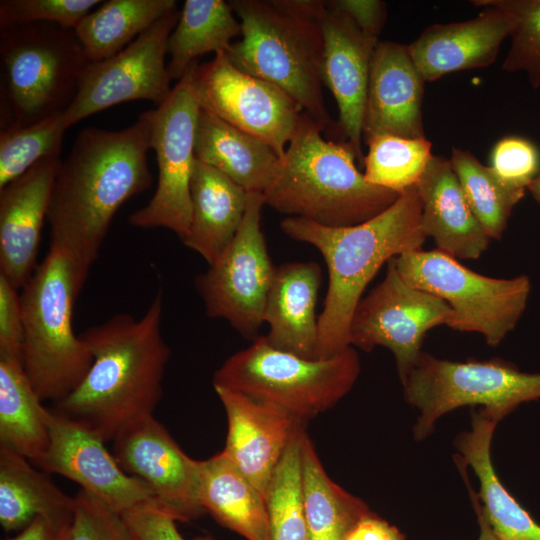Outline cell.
<instances>
[{"mask_svg":"<svg viewBox=\"0 0 540 540\" xmlns=\"http://www.w3.org/2000/svg\"><path fill=\"white\" fill-rule=\"evenodd\" d=\"M150 149L151 125L141 113L124 129L81 130L61 161L47 217L50 245L71 258L82 286L119 208L152 185Z\"/></svg>","mask_w":540,"mask_h":540,"instance_id":"6da1fadb","label":"cell"},{"mask_svg":"<svg viewBox=\"0 0 540 540\" xmlns=\"http://www.w3.org/2000/svg\"><path fill=\"white\" fill-rule=\"evenodd\" d=\"M163 304L159 290L140 319L119 313L80 333L93 358L91 367L78 387L51 410L104 442L153 415L171 355L161 333Z\"/></svg>","mask_w":540,"mask_h":540,"instance_id":"7a4b0ae2","label":"cell"},{"mask_svg":"<svg viewBox=\"0 0 540 540\" xmlns=\"http://www.w3.org/2000/svg\"><path fill=\"white\" fill-rule=\"evenodd\" d=\"M281 230L317 248L329 275L318 316L316 359L332 357L350 346V323L366 286L385 262L422 249L421 201L416 186L402 192L377 216L361 224L332 228L298 217H286Z\"/></svg>","mask_w":540,"mask_h":540,"instance_id":"3957f363","label":"cell"},{"mask_svg":"<svg viewBox=\"0 0 540 540\" xmlns=\"http://www.w3.org/2000/svg\"><path fill=\"white\" fill-rule=\"evenodd\" d=\"M322 131L303 113L279 173L263 194L265 205L332 228L361 224L390 207L400 194L367 182L350 144L325 140Z\"/></svg>","mask_w":540,"mask_h":540,"instance_id":"277c9868","label":"cell"},{"mask_svg":"<svg viewBox=\"0 0 540 540\" xmlns=\"http://www.w3.org/2000/svg\"><path fill=\"white\" fill-rule=\"evenodd\" d=\"M239 17L242 39L225 51L239 70L290 95L324 130L332 121L323 96L321 20L298 14L284 0L228 1Z\"/></svg>","mask_w":540,"mask_h":540,"instance_id":"5b68a950","label":"cell"},{"mask_svg":"<svg viewBox=\"0 0 540 540\" xmlns=\"http://www.w3.org/2000/svg\"><path fill=\"white\" fill-rule=\"evenodd\" d=\"M82 288L71 258L50 245L21 289L22 364L42 401L56 403L68 396L91 367L92 355L72 327L73 307Z\"/></svg>","mask_w":540,"mask_h":540,"instance_id":"8992f818","label":"cell"},{"mask_svg":"<svg viewBox=\"0 0 540 540\" xmlns=\"http://www.w3.org/2000/svg\"><path fill=\"white\" fill-rule=\"evenodd\" d=\"M1 130L63 113L89 61L74 29L49 22L0 27Z\"/></svg>","mask_w":540,"mask_h":540,"instance_id":"52a82bcc","label":"cell"},{"mask_svg":"<svg viewBox=\"0 0 540 540\" xmlns=\"http://www.w3.org/2000/svg\"><path fill=\"white\" fill-rule=\"evenodd\" d=\"M359 373V356L352 346L329 358L307 359L278 350L259 336L223 362L214 373L213 387L274 403L307 422L334 407Z\"/></svg>","mask_w":540,"mask_h":540,"instance_id":"ba28073f","label":"cell"},{"mask_svg":"<svg viewBox=\"0 0 540 540\" xmlns=\"http://www.w3.org/2000/svg\"><path fill=\"white\" fill-rule=\"evenodd\" d=\"M406 400L419 411L416 440L425 439L444 414L463 406H480L502 418L519 404L540 398V373L521 372L492 359L456 362L422 352L401 381Z\"/></svg>","mask_w":540,"mask_h":540,"instance_id":"9c48e42d","label":"cell"},{"mask_svg":"<svg viewBox=\"0 0 540 540\" xmlns=\"http://www.w3.org/2000/svg\"><path fill=\"white\" fill-rule=\"evenodd\" d=\"M394 263L407 283L450 306V328L480 333L490 346L500 344L514 329L531 291L526 275L509 279L487 277L438 249L411 251L395 257Z\"/></svg>","mask_w":540,"mask_h":540,"instance_id":"30bf717a","label":"cell"},{"mask_svg":"<svg viewBox=\"0 0 540 540\" xmlns=\"http://www.w3.org/2000/svg\"><path fill=\"white\" fill-rule=\"evenodd\" d=\"M194 62L155 109L143 112L151 125V149L158 182L149 202L128 217L138 228H166L181 240L191 223L190 184L195 164V132L200 103L195 89Z\"/></svg>","mask_w":540,"mask_h":540,"instance_id":"8fae6325","label":"cell"},{"mask_svg":"<svg viewBox=\"0 0 540 540\" xmlns=\"http://www.w3.org/2000/svg\"><path fill=\"white\" fill-rule=\"evenodd\" d=\"M264 196L248 192L242 223L231 242L196 277V289L210 318L226 320L248 338L257 336L275 268L261 230Z\"/></svg>","mask_w":540,"mask_h":540,"instance_id":"7c38bea8","label":"cell"},{"mask_svg":"<svg viewBox=\"0 0 540 540\" xmlns=\"http://www.w3.org/2000/svg\"><path fill=\"white\" fill-rule=\"evenodd\" d=\"M179 16L177 8L169 11L116 55L89 62L63 112L66 128L123 102L147 100L161 105L172 91L165 57Z\"/></svg>","mask_w":540,"mask_h":540,"instance_id":"4fadbf2b","label":"cell"},{"mask_svg":"<svg viewBox=\"0 0 540 540\" xmlns=\"http://www.w3.org/2000/svg\"><path fill=\"white\" fill-rule=\"evenodd\" d=\"M451 317L450 306L407 283L392 258L384 279L357 305L349 343L363 351L376 346L388 348L394 354L402 381L422 354L426 333L436 326H448Z\"/></svg>","mask_w":540,"mask_h":540,"instance_id":"5bb4252c","label":"cell"},{"mask_svg":"<svg viewBox=\"0 0 540 540\" xmlns=\"http://www.w3.org/2000/svg\"><path fill=\"white\" fill-rule=\"evenodd\" d=\"M194 82L202 109L264 141L283 158L304 113L290 95L236 68L225 51L197 65Z\"/></svg>","mask_w":540,"mask_h":540,"instance_id":"9a60e30c","label":"cell"},{"mask_svg":"<svg viewBox=\"0 0 540 540\" xmlns=\"http://www.w3.org/2000/svg\"><path fill=\"white\" fill-rule=\"evenodd\" d=\"M104 443L92 431L51 410L50 443L34 465L74 481L121 515L140 508L161 510L149 487L127 474Z\"/></svg>","mask_w":540,"mask_h":540,"instance_id":"2e32d148","label":"cell"},{"mask_svg":"<svg viewBox=\"0 0 540 540\" xmlns=\"http://www.w3.org/2000/svg\"><path fill=\"white\" fill-rule=\"evenodd\" d=\"M112 442L117 463L149 487L163 512L183 522L205 513L197 495L198 460L179 447L154 415L126 426Z\"/></svg>","mask_w":540,"mask_h":540,"instance_id":"e0dca14e","label":"cell"},{"mask_svg":"<svg viewBox=\"0 0 540 540\" xmlns=\"http://www.w3.org/2000/svg\"><path fill=\"white\" fill-rule=\"evenodd\" d=\"M214 389L227 417L222 452L265 497L288 444L306 422L274 403L222 387Z\"/></svg>","mask_w":540,"mask_h":540,"instance_id":"ac0fdd59","label":"cell"},{"mask_svg":"<svg viewBox=\"0 0 540 540\" xmlns=\"http://www.w3.org/2000/svg\"><path fill=\"white\" fill-rule=\"evenodd\" d=\"M326 4L321 18L323 84L333 94L343 138L364 161L363 123L373 55L379 40L363 33L343 11Z\"/></svg>","mask_w":540,"mask_h":540,"instance_id":"d6986e66","label":"cell"},{"mask_svg":"<svg viewBox=\"0 0 540 540\" xmlns=\"http://www.w3.org/2000/svg\"><path fill=\"white\" fill-rule=\"evenodd\" d=\"M60 155L41 160L0 189V274L18 290L37 267Z\"/></svg>","mask_w":540,"mask_h":540,"instance_id":"ffe728a7","label":"cell"},{"mask_svg":"<svg viewBox=\"0 0 540 540\" xmlns=\"http://www.w3.org/2000/svg\"><path fill=\"white\" fill-rule=\"evenodd\" d=\"M472 4L484 9L468 20L431 25L407 45L425 81L487 67L496 60L501 43L510 36L513 18L489 0Z\"/></svg>","mask_w":540,"mask_h":540,"instance_id":"44dd1931","label":"cell"},{"mask_svg":"<svg viewBox=\"0 0 540 540\" xmlns=\"http://www.w3.org/2000/svg\"><path fill=\"white\" fill-rule=\"evenodd\" d=\"M424 83L407 45L379 41L370 70L363 141L386 134L426 138L422 114Z\"/></svg>","mask_w":540,"mask_h":540,"instance_id":"7402d4cb","label":"cell"},{"mask_svg":"<svg viewBox=\"0 0 540 540\" xmlns=\"http://www.w3.org/2000/svg\"><path fill=\"white\" fill-rule=\"evenodd\" d=\"M415 186L425 236L455 259H478L491 239L472 212L450 160L433 155Z\"/></svg>","mask_w":540,"mask_h":540,"instance_id":"603a6c76","label":"cell"},{"mask_svg":"<svg viewBox=\"0 0 540 540\" xmlns=\"http://www.w3.org/2000/svg\"><path fill=\"white\" fill-rule=\"evenodd\" d=\"M321 270L315 262H288L275 268L269 288L264 323L272 347L316 359L318 316L316 303Z\"/></svg>","mask_w":540,"mask_h":540,"instance_id":"cb8c5ba5","label":"cell"},{"mask_svg":"<svg viewBox=\"0 0 540 540\" xmlns=\"http://www.w3.org/2000/svg\"><path fill=\"white\" fill-rule=\"evenodd\" d=\"M498 414L473 409L471 429L455 439L456 454L476 474L481 512L498 540H540V525L501 483L491 460Z\"/></svg>","mask_w":540,"mask_h":540,"instance_id":"d4e9b609","label":"cell"},{"mask_svg":"<svg viewBox=\"0 0 540 540\" xmlns=\"http://www.w3.org/2000/svg\"><path fill=\"white\" fill-rule=\"evenodd\" d=\"M195 158L245 189L264 194L277 177L281 159L264 141L200 107Z\"/></svg>","mask_w":540,"mask_h":540,"instance_id":"484cf974","label":"cell"},{"mask_svg":"<svg viewBox=\"0 0 540 540\" xmlns=\"http://www.w3.org/2000/svg\"><path fill=\"white\" fill-rule=\"evenodd\" d=\"M190 194L191 223L182 242L210 265L237 233L248 192L219 170L196 159Z\"/></svg>","mask_w":540,"mask_h":540,"instance_id":"4316f807","label":"cell"},{"mask_svg":"<svg viewBox=\"0 0 540 540\" xmlns=\"http://www.w3.org/2000/svg\"><path fill=\"white\" fill-rule=\"evenodd\" d=\"M197 495L222 526L247 540H268L265 497L222 451L198 461Z\"/></svg>","mask_w":540,"mask_h":540,"instance_id":"83f0119b","label":"cell"},{"mask_svg":"<svg viewBox=\"0 0 540 540\" xmlns=\"http://www.w3.org/2000/svg\"><path fill=\"white\" fill-rule=\"evenodd\" d=\"M74 497L68 496L24 456L0 447V523L19 532L38 517L70 523Z\"/></svg>","mask_w":540,"mask_h":540,"instance_id":"f1b7e54d","label":"cell"},{"mask_svg":"<svg viewBox=\"0 0 540 540\" xmlns=\"http://www.w3.org/2000/svg\"><path fill=\"white\" fill-rule=\"evenodd\" d=\"M22 363L0 358V447L35 464L50 443L51 410L42 405Z\"/></svg>","mask_w":540,"mask_h":540,"instance_id":"f546056e","label":"cell"},{"mask_svg":"<svg viewBox=\"0 0 540 540\" xmlns=\"http://www.w3.org/2000/svg\"><path fill=\"white\" fill-rule=\"evenodd\" d=\"M301 475L309 540H343L372 512L365 502L331 480L305 430L301 435Z\"/></svg>","mask_w":540,"mask_h":540,"instance_id":"4dcf8cb0","label":"cell"},{"mask_svg":"<svg viewBox=\"0 0 540 540\" xmlns=\"http://www.w3.org/2000/svg\"><path fill=\"white\" fill-rule=\"evenodd\" d=\"M242 34L231 5L223 0H186L167 43L171 80L179 81L197 59L226 51Z\"/></svg>","mask_w":540,"mask_h":540,"instance_id":"1f68e13d","label":"cell"},{"mask_svg":"<svg viewBox=\"0 0 540 540\" xmlns=\"http://www.w3.org/2000/svg\"><path fill=\"white\" fill-rule=\"evenodd\" d=\"M175 0H109L89 12L74 28L89 62L110 58L150 28Z\"/></svg>","mask_w":540,"mask_h":540,"instance_id":"d6a6232c","label":"cell"},{"mask_svg":"<svg viewBox=\"0 0 540 540\" xmlns=\"http://www.w3.org/2000/svg\"><path fill=\"white\" fill-rule=\"evenodd\" d=\"M468 204L490 239H500L524 192L506 186L471 152L453 148L449 158Z\"/></svg>","mask_w":540,"mask_h":540,"instance_id":"836d02e7","label":"cell"},{"mask_svg":"<svg viewBox=\"0 0 540 540\" xmlns=\"http://www.w3.org/2000/svg\"><path fill=\"white\" fill-rule=\"evenodd\" d=\"M301 428L291 439L268 487V540H309L301 475Z\"/></svg>","mask_w":540,"mask_h":540,"instance_id":"e575fe53","label":"cell"},{"mask_svg":"<svg viewBox=\"0 0 540 540\" xmlns=\"http://www.w3.org/2000/svg\"><path fill=\"white\" fill-rule=\"evenodd\" d=\"M364 157L367 182L399 194L417 184L433 155L427 138L378 135L369 139Z\"/></svg>","mask_w":540,"mask_h":540,"instance_id":"d590c367","label":"cell"},{"mask_svg":"<svg viewBox=\"0 0 540 540\" xmlns=\"http://www.w3.org/2000/svg\"><path fill=\"white\" fill-rule=\"evenodd\" d=\"M66 129L63 113H58L28 126L1 130L0 189L41 160L61 154Z\"/></svg>","mask_w":540,"mask_h":540,"instance_id":"8d00e7d4","label":"cell"},{"mask_svg":"<svg viewBox=\"0 0 540 540\" xmlns=\"http://www.w3.org/2000/svg\"><path fill=\"white\" fill-rule=\"evenodd\" d=\"M513 18L511 47L502 64L508 72L523 71L533 88L540 87V0H489Z\"/></svg>","mask_w":540,"mask_h":540,"instance_id":"74e56055","label":"cell"},{"mask_svg":"<svg viewBox=\"0 0 540 540\" xmlns=\"http://www.w3.org/2000/svg\"><path fill=\"white\" fill-rule=\"evenodd\" d=\"M66 540H138L124 517L93 494L80 489Z\"/></svg>","mask_w":540,"mask_h":540,"instance_id":"f35d334b","label":"cell"},{"mask_svg":"<svg viewBox=\"0 0 540 540\" xmlns=\"http://www.w3.org/2000/svg\"><path fill=\"white\" fill-rule=\"evenodd\" d=\"M99 0H2L0 27L49 22L74 29Z\"/></svg>","mask_w":540,"mask_h":540,"instance_id":"ab89813d","label":"cell"},{"mask_svg":"<svg viewBox=\"0 0 540 540\" xmlns=\"http://www.w3.org/2000/svg\"><path fill=\"white\" fill-rule=\"evenodd\" d=\"M489 166L506 186L525 193L540 175V151L526 138L504 137L494 145Z\"/></svg>","mask_w":540,"mask_h":540,"instance_id":"60d3db41","label":"cell"},{"mask_svg":"<svg viewBox=\"0 0 540 540\" xmlns=\"http://www.w3.org/2000/svg\"><path fill=\"white\" fill-rule=\"evenodd\" d=\"M23 348L24 327L20 293L0 274V358L22 363Z\"/></svg>","mask_w":540,"mask_h":540,"instance_id":"b9f144b4","label":"cell"},{"mask_svg":"<svg viewBox=\"0 0 540 540\" xmlns=\"http://www.w3.org/2000/svg\"><path fill=\"white\" fill-rule=\"evenodd\" d=\"M138 540H186L176 520L155 508H140L122 515Z\"/></svg>","mask_w":540,"mask_h":540,"instance_id":"7bdbcfd3","label":"cell"},{"mask_svg":"<svg viewBox=\"0 0 540 540\" xmlns=\"http://www.w3.org/2000/svg\"><path fill=\"white\" fill-rule=\"evenodd\" d=\"M347 14L366 35L379 37L386 19V4L379 0H331L326 1Z\"/></svg>","mask_w":540,"mask_h":540,"instance_id":"ee69618b","label":"cell"},{"mask_svg":"<svg viewBox=\"0 0 540 540\" xmlns=\"http://www.w3.org/2000/svg\"><path fill=\"white\" fill-rule=\"evenodd\" d=\"M396 526L371 512L360 519L343 540H405Z\"/></svg>","mask_w":540,"mask_h":540,"instance_id":"f6af8a7d","label":"cell"},{"mask_svg":"<svg viewBox=\"0 0 540 540\" xmlns=\"http://www.w3.org/2000/svg\"><path fill=\"white\" fill-rule=\"evenodd\" d=\"M70 523L38 517L15 536L6 540H66Z\"/></svg>","mask_w":540,"mask_h":540,"instance_id":"bcb514c9","label":"cell"},{"mask_svg":"<svg viewBox=\"0 0 540 540\" xmlns=\"http://www.w3.org/2000/svg\"><path fill=\"white\" fill-rule=\"evenodd\" d=\"M461 475H462V478L467 486V489L469 491V497H470V500H471V505L475 511V514L477 516V522H478V525H479V537L477 540H498L493 532V530L491 529L490 525L488 524V522L486 521V519L484 518L482 512H481V507H480V501H479V498H478V495L477 493L475 492V490L472 488V486L470 485V482H469V477H468V474H467V466L465 465H458L457 466Z\"/></svg>","mask_w":540,"mask_h":540,"instance_id":"7dc6e473","label":"cell"},{"mask_svg":"<svg viewBox=\"0 0 540 540\" xmlns=\"http://www.w3.org/2000/svg\"><path fill=\"white\" fill-rule=\"evenodd\" d=\"M528 190L530 191L533 198L540 205V175L531 183V185L528 187Z\"/></svg>","mask_w":540,"mask_h":540,"instance_id":"c3c4849f","label":"cell"}]
</instances>
